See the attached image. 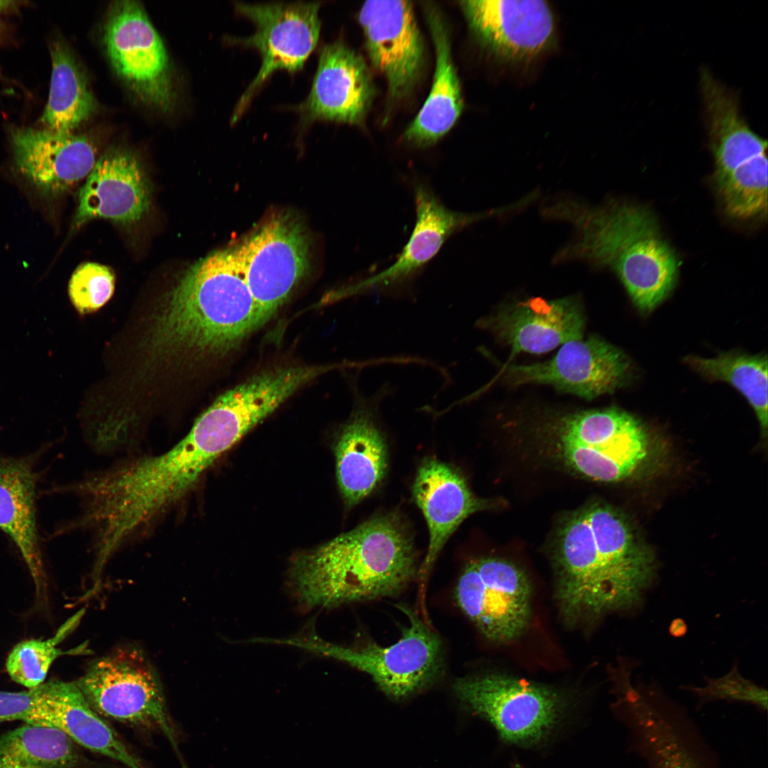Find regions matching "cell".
I'll return each mask as SVG.
<instances>
[{
  "label": "cell",
  "instance_id": "f546056e",
  "mask_svg": "<svg viewBox=\"0 0 768 768\" xmlns=\"http://www.w3.org/2000/svg\"><path fill=\"white\" fill-rule=\"evenodd\" d=\"M84 612V609L78 611L48 639H31L18 643L9 654L6 661L10 678L28 689L36 688L44 683L56 658L63 655L84 653L86 647L82 646L65 651L58 647L59 643L78 625Z\"/></svg>",
  "mask_w": 768,
  "mask_h": 768
},
{
  "label": "cell",
  "instance_id": "ffe728a7",
  "mask_svg": "<svg viewBox=\"0 0 768 768\" xmlns=\"http://www.w3.org/2000/svg\"><path fill=\"white\" fill-rule=\"evenodd\" d=\"M416 222L410 239L398 260L388 269L350 289L359 292L404 284L412 278L439 252L454 233L479 220L500 216L515 210L513 204L476 213L447 208L425 185L415 187Z\"/></svg>",
  "mask_w": 768,
  "mask_h": 768
},
{
  "label": "cell",
  "instance_id": "f1b7e54d",
  "mask_svg": "<svg viewBox=\"0 0 768 768\" xmlns=\"http://www.w3.org/2000/svg\"><path fill=\"white\" fill-rule=\"evenodd\" d=\"M687 364L711 380L730 383L748 400L757 417L762 432L767 430V358L730 352L713 358L690 356Z\"/></svg>",
  "mask_w": 768,
  "mask_h": 768
},
{
  "label": "cell",
  "instance_id": "603a6c76",
  "mask_svg": "<svg viewBox=\"0 0 768 768\" xmlns=\"http://www.w3.org/2000/svg\"><path fill=\"white\" fill-rule=\"evenodd\" d=\"M38 454L14 457L0 454V530L19 551L33 578L39 601L45 599L46 578L36 516L41 473Z\"/></svg>",
  "mask_w": 768,
  "mask_h": 768
},
{
  "label": "cell",
  "instance_id": "e0dca14e",
  "mask_svg": "<svg viewBox=\"0 0 768 768\" xmlns=\"http://www.w3.org/2000/svg\"><path fill=\"white\" fill-rule=\"evenodd\" d=\"M375 94L363 58L343 42L324 46L306 99L295 107L303 126L316 121L360 125Z\"/></svg>",
  "mask_w": 768,
  "mask_h": 768
},
{
  "label": "cell",
  "instance_id": "4dcf8cb0",
  "mask_svg": "<svg viewBox=\"0 0 768 768\" xmlns=\"http://www.w3.org/2000/svg\"><path fill=\"white\" fill-rule=\"evenodd\" d=\"M115 286L112 270L96 262H85L73 273L68 284L69 296L81 314L98 310L112 297Z\"/></svg>",
  "mask_w": 768,
  "mask_h": 768
},
{
  "label": "cell",
  "instance_id": "4316f807",
  "mask_svg": "<svg viewBox=\"0 0 768 768\" xmlns=\"http://www.w3.org/2000/svg\"><path fill=\"white\" fill-rule=\"evenodd\" d=\"M48 100L41 117L43 128L73 133L95 113L97 103L87 79L67 47L54 43Z\"/></svg>",
  "mask_w": 768,
  "mask_h": 768
},
{
  "label": "cell",
  "instance_id": "8992f818",
  "mask_svg": "<svg viewBox=\"0 0 768 768\" xmlns=\"http://www.w3.org/2000/svg\"><path fill=\"white\" fill-rule=\"evenodd\" d=\"M409 622L401 638L383 646L366 641L343 646L315 636L280 641L339 660L368 674L390 699L401 701L426 690L442 676V644L437 634L414 611L402 607Z\"/></svg>",
  "mask_w": 768,
  "mask_h": 768
},
{
  "label": "cell",
  "instance_id": "30bf717a",
  "mask_svg": "<svg viewBox=\"0 0 768 768\" xmlns=\"http://www.w3.org/2000/svg\"><path fill=\"white\" fill-rule=\"evenodd\" d=\"M233 4L235 11L250 20L256 31L247 37L228 36V43L255 49L261 66L238 102L232 124L240 118L256 92L275 71L294 73L303 68L319 41L321 2Z\"/></svg>",
  "mask_w": 768,
  "mask_h": 768
},
{
  "label": "cell",
  "instance_id": "8fae6325",
  "mask_svg": "<svg viewBox=\"0 0 768 768\" xmlns=\"http://www.w3.org/2000/svg\"><path fill=\"white\" fill-rule=\"evenodd\" d=\"M234 248L263 325L309 269L306 233L296 217L282 213Z\"/></svg>",
  "mask_w": 768,
  "mask_h": 768
},
{
  "label": "cell",
  "instance_id": "83f0119b",
  "mask_svg": "<svg viewBox=\"0 0 768 768\" xmlns=\"http://www.w3.org/2000/svg\"><path fill=\"white\" fill-rule=\"evenodd\" d=\"M75 744L58 728L25 723L0 735V768H79Z\"/></svg>",
  "mask_w": 768,
  "mask_h": 768
},
{
  "label": "cell",
  "instance_id": "5b68a950",
  "mask_svg": "<svg viewBox=\"0 0 768 768\" xmlns=\"http://www.w3.org/2000/svg\"><path fill=\"white\" fill-rule=\"evenodd\" d=\"M714 159V183L724 212L738 220L767 211V142L744 119L739 100L722 95L703 107Z\"/></svg>",
  "mask_w": 768,
  "mask_h": 768
},
{
  "label": "cell",
  "instance_id": "d6986e66",
  "mask_svg": "<svg viewBox=\"0 0 768 768\" xmlns=\"http://www.w3.org/2000/svg\"><path fill=\"white\" fill-rule=\"evenodd\" d=\"M11 138L18 171L47 196L62 195L86 178L97 160L85 135L21 127L12 130Z\"/></svg>",
  "mask_w": 768,
  "mask_h": 768
},
{
  "label": "cell",
  "instance_id": "6da1fadb",
  "mask_svg": "<svg viewBox=\"0 0 768 768\" xmlns=\"http://www.w3.org/2000/svg\"><path fill=\"white\" fill-rule=\"evenodd\" d=\"M541 215L567 223L574 236L552 261H579L607 268L619 279L636 306L647 313L673 289L678 257L647 208L611 199L593 204L569 195L544 203Z\"/></svg>",
  "mask_w": 768,
  "mask_h": 768
},
{
  "label": "cell",
  "instance_id": "4fadbf2b",
  "mask_svg": "<svg viewBox=\"0 0 768 768\" xmlns=\"http://www.w3.org/2000/svg\"><path fill=\"white\" fill-rule=\"evenodd\" d=\"M454 597L479 631L496 643L520 636L530 619V582L521 568L503 559L469 562L458 579Z\"/></svg>",
  "mask_w": 768,
  "mask_h": 768
},
{
  "label": "cell",
  "instance_id": "7402d4cb",
  "mask_svg": "<svg viewBox=\"0 0 768 768\" xmlns=\"http://www.w3.org/2000/svg\"><path fill=\"white\" fill-rule=\"evenodd\" d=\"M412 491L430 533L427 552L418 571L425 582L451 535L464 520L484 508L486 504L471 491L459 471L434 458L427 459L419 467Z\"/></svg>",
  "mask_w": 768,
  "mask_h": 768
},
{
  "label": "cell",
  "instance_id": "5bb4252c",
  "mask_svg": "<svg viewBox=\"0 0 768 768\" xmlns=\"http://www.w3.org/2000/svg\"><path fill=\"white\" fill-rule=\"evenodd\" d=\"M630 370L624 353L591 336L562 344L545 362L512 365L506 368V377L514 385H550L558 390L592 400L622 387Z\"/></svg>",
  "mask_w": 768,
  "mask_h": 768
},
{
  "label": "cell",
  "instance_id": "e575fe53",
  "mask_svg": "<svg viewBox=\"0 0 768 768\" xmlns=\"http://www.w3.org/2000/svg\"><path fill=\"white\" fill-rule=\"evenodd\" d=\"M511 768H524V767H523V766H521V765L520 764H518V763H514V764H513L512 765V767H511Z\"/></svg>",
  "mask_w": 768,
  "mask_h": 768
},
{
  "label": "cell",
  "instance_id": "1f68e13d",
  "mask_svg": "<svg viewBox=\"0 0 768 768\" xmlns=\"http://www.w3.org/2000/svg\"><path fill=\"white\" fill-rule=\"evenodd\" d=\"M11 720L52 727L43 683L20 692L0 690V721Z\"/></svg>",
  "mask_w": 768,
  "mask_h": 768
},
{
  "label": "cell",
  "instance_id": "3957f363",
  "mask_svg": "<svg viewBox=\"0 0 768 768\" xmlns=\"http://www.w3.org/2000/svg\"><path fill=\"white\" fill-rule=\"evenodd\" d=\"M234 246L193 263L164 297L148 336L155 360L221 356L262 326Z\"/></svg>",
  "mask_w": 768,
  "mask_h": 768
},
{
  "label": "cell",
  "instance_id": "44dd1931",
  "mask_svg": "<svg viewBox=\"0 0 768 768\" xmlns=\"http://www.w3.org/2000/svg\"><path fill=\"white\" fill-rule=\"evenodd\" d=\"M585 319L575 297L547 300L533 297L488 319L484 325L513 353L540 354L582 338Z\"/></svg>",
  "mask_w": 768,
  "mask_h": 768
},
{
  "label": "cell",
  "instance_id": "7a4b0ae2",
  "mask_svg": "<svg viewBox=\"0 0 768 768\" xmlns=\"http://www.w3.org/2000/svg\"><path fill=\"white\" fill-rule=\"evenodd\" d=\"M556 598L568 622L638 605L654 577L650 553L613 508L594 503L565 521L555 555Z\"/></svg>",
  "mask_w": 768,
  "mask_h": 768
},
{
  "label": "cell",
  "instance_id": "836d02e7",
  "mask_svg": "<svg viewBox=\"0 0 768 768\" xmlns=\"http://www.w3.org/2000/svg\"><path fill=\"white\" fill-rule=\"evenodd\" d=\"M14 1L0 0V11L11 7Z\"/></svg>",
  "mask_w": 768,
  "mask_h": 768
},
{
  "label": "cell",
  "instance_id": "d6a6232c",
  "mask_svg": "<svg viewBox=\"0 0 768 768\" xmlns=\"http://www.w3.org/2000/svg\"><path fill=\"white\" fill-rule=\"evenodd\" d=\"M698 693L708 698L744 700L767 708V691L737 676L735 672L710 681L705 688L698 689Z\"/></svg>",
  "mask_w": 768,
  "mask_h": 768
},
{
  "label": "cell",
  "instance_id": "7c38bea8",
  "mask_svg": "<svg viewBox=\"0 0 768 768\" xmlns=\"http://www.w3.org/2000/svg\"><path fill=\"white\" fill-rule=\"evenodd\" d=\"M104 44L118 76L146 104L166 112L174 90L166 49L142 4L115 1L104 28Z\"/></svg>",
  "mask_w": 768,
  "mask_h": 768
},
{
  "label": "cell",
  "instance_id": "ac0fdd59",
  "mask_svg": "<svg viewBox=\"0 0 768 768\" xmlns=\"http://www.w3.org/2000/svg\"><path fill=\"white\" fill-rule=\"evenodd\" d=\"M78 201L75 228L100 218L129 225L149 210L151 189L137 156L114 148L97 160L78 192Z\"/></svg>",
  "mask_w": 768,
  "mask_h": 768
},
{
  "label": "cell",
  "instance_id": "52a82bcc",
  "mask_svg": "<svg viewBox=\"0 0 768 768\" xmlns=\"http://www.w3.org/2000/svg\"><path fill=\"white\" fill-rule=\"evenodd\" d=\"M75 684L101 717L160 731L177 750L161 683L141 650L121 648L96 659Z\"/></svg>",
  "mask_w": 768,
  "mask_h": 768
},
{
  "label": "cell",
  "instance_id": "cb8c5ba5",
  "mask_svg": "<svg viewBox=\"0 0 768 768\" xmlns=\"http://www.w3.org/2000/svg\"><path fill=\"white\" fill-rule=\"evenodd\" d=\"M370 402L364 398L358 402L335 444L338 484L348 506L368 496L386 472V444Z\"/></svg>",
  "mask_w": 768,
  "mask_h": 768
},
{
  "label": "cell",
  "instance_id": "ba28073f",
  "mask_svg": "<svg viewBox=\"0 0 768 768\" xmlns=\"http://www.w3.org/2000/svg\"><path fill=\"white\" fill-rule=\"evenodd\" d=\"M453 690L468 711L487 720L503 740L518 745L545 740L565 708L562 698L553 689L501 673L458 678Z\"/></svg>",
  "mask_w": 768,
  "mask_h": 768
},
{
  "label": "cell",
  "instance_id": "9a60e30c",
  "mask_svg": "<svg viewBox=\"0 0 768 768\" xmlns=\"http://www.w3.org/2000/svg\"><path fill=\"white\" fill-rule=\"evenodd\" d=\"M367 53L385 78L388 95L401 100L413 90L425 60L424 41L412 3L368 1L358 14Z\"/></svg>",
  "mask_w": 768,
  "mask_h": 768
},
{
  "label": "cell",
  "instance_id": "d4e9b609",
  "mask_svg": "<svg viewBox=\"0 0 768 768\" xmlns=\"http://www.w3.org/2000/svg\"><path fill=\"white\" fill-rule=\"evenodd\" d=\"M426 18L435 50V70L430 92L404 139L418 147L432 146L454 126L463 110L461 84L451 49L449 29L438 9L425 6Z\"/></svg>",
  "mask_w": 768,
  "mask_h": 768
},
{
  "label": "cell",
  "instance_id": "2e32d148",
  "mask_svg": "<svg viewBox=\"0 0 768 768\" xmlns=\"http://www.w3.org/2000/svg\"><path fill=\"white\" fill-rule=\"evenodd\" d=\"M460 6L479 42L501 59L521 61L545 51L555 20L543 0H467Z\"/></svg>",
  "mask_w": 768,
  "mask_h": 768
},
{
  "label": "cell",
  "instance_id": "484cf974",
  "mask_svg": "<svg viewBox=\"0 0 768 768\" xmlns=\"http://www.w3.org/2000/svg\"><path fill=\"white\" fill-rule=\"evenodd\" d=\"M45 684L53 727L87 750L129 768H145L102 717L90 707L75 683L52 679Z\"/></svg>",
  "mask_w": 768,
  "mask_h": 768
},
{
  "label": "cell",
  "instance_id": "9c48e42d",
  "mask_svg": "<svg viewBox=\"0 0 768 768\" xmlns=\"http://www.w3.org/2000/svg\"><path fill=\"white\" fill-rule=\"evenodd\" d=\"M558 447L565 462L594 481L614 482L630 476L647 454L641 424L617 407L583 411L562 420Z\"/></svg>",
  "mask_w": 768,
  "mask_h": 768
},
{
  "label": "cell",
  "instance_id": "277c9868",
  "mask_svg": "<svg viewBox=\"0 0 768 768\" xmlns=\"http://www.w3.org/2000/svg\"><path fill=\"white\" fill-rule=\"evenodd\" d=\"M408 529L397 514L371 518L293 559L292 592L306 607H332L398 594L417 573Z\"/></svg>",
  "mask_w": 768,
  "mask_h": 768
}]
</instances>
